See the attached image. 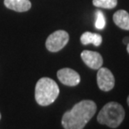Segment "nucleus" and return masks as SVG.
<instances>
[{
	"mask_svg": "<svg viewBox=\"0 0 129 129\" xmlns=\"http://www.w3.org/2000/svg\"><path fill=\"white\" fill-rule=\"evenodd\" d=\"M81 57L84 63L92 69H99L103 63V57L97 52L84 50L82 52Z\"/></svg>",
	"mask_w": 129,
	"mask_h": 129,
	"instance_id": "obj_7",
	"label": "nucleus"
},
{
	"mask_svg": "<svg viewBox=\"0 0 129 129\" xmlns=\"http://www.w3.org/2000/svg\"><path fill=\"white\" fill-rule=\"evenodd\" d=\"M81 43L83 45H87L90 43H92L95 46H100L102 42H103V38L100 34H93L91 32H85L82 34L80 38Z\"/></svg>",
	"mask_w": 129,
	"mask_h": 129,
	"instance_id": "obj_10",
	"label": "nucleus"
},
{
	"mask_svg": "<svg viewBox=\"0 0 129 129\" xmlns=\"http://www.w3.org/2000/svg\"><path fill=\"white\" fill-rule=\"evenodd\" d=\"M6 8L16 12H26L31 9V2L29 0H4Z\"/></svg>",
	"mask_w": 129,
	"mask_h": 129,
	"instance_id": "obj_8",
	"label": "nucleus"
},
{
	"mask_svg": "<svg viewBox=\"0 0 129 129\" xmlns=\"http://www.w3.org/2000/svg\"><path fill=\"white\" fill-rule=\"evenodd\" d=\"M69 40V35L64 30H57L53 33L47 38L45 45L48 51L56 53L67 45Z\"/></svg>",
	"mask_w": 129,
	"mask_h": 129,
	"instance_id": "obj_4",
	"label": "nucleus"
},
{
	"mask_svg": "<svg viewBox=\"0 0 129 129\" xmlns=\"http://www.w3.org/2000/svg\"><path fill=\"white\" fill-rule=\"evenodd\" d=\"M113 21L117 26L124 30H129V13L125 10H118L114 13Z\"/></svg>",
	"mask_w": 129,
	"mask_h": 129,
	"instance_id": "obj_9",
	"label": "nucleus"
},
{
	"mask_svg": "<svg viewBox=\"0 0 129 129\" xmlns=\"http://www.w3.org/2000/svg\"><path fill=\"white\" fill-rule=\"evenodd\" d=\"M123 43H124L125 44L127 45V43H129V37H126V38H124V39H123Z\"/></svg>",
	"mask_w": 129,
	"mask_h": 129,
	"instance_id": "obj_13",
	"label": "nucleus"
},
{
	"mask_svg": "<svg viewBox=\"0 0 129 129\" xmlns=\"http://www.w3.org/2000/svg\"><path fill=\"white\" fill-rule=\"evenodd\" d=\"M97 105L92 100H83L75 104L62 116V125L65 129H83L94 116Z\"/></svg>",
	"mask_w": 129,
	"mask_h": 129,
	"instance_id": "obj_1",
	"label": "nucleus"
},
{
	"mask_svg": "<svg viewBox=\"0 0 129 129\" xmlns=\"http://www.w3.org/2000/svg\"><path fill=\"white\" fill-rule=\"evenodd\" d=\"M125 117V111L122 106L116 102L107 103L98 115V122L109 127L116 128L122 122Z\"/></svg>",
	"mask_w": 129,
	"mask_h": 129,
	"instance_id": "obj_3",
	"label": "nucleus"
},
{
	"mask_svg": "<svg viewBox=\"0 0 129 129\" xmlns=\"http://www.w3.org/2000/svg\"><path fill=\"white\" fill-rule=\"evenodd\" d=\"M94 6L103 9H113L117 6V0H92Z\"/></svg>",
	"mask_w": 129,
	"mask_h": 129,
	"instance_id": "obj_11",
	"label": "nucleus"
},
{
	"mask_svg": "<svg viewBox=\"0 0 129 129\" xmlns=\"http://www.w3.org/2000/svg\"><path fill=\"white\" fill-rule=\"evenodd\" d=\"M127 53H129V43L127 44Z\"/></svg>",
	"mask_w": 129,
	"mask_h": 129,
	"instance_id": "obj_14",
	"label": "nucleus"
},
{
	"mask_svg": "<svg viewBox=\"0 0 129 129\" xmlns=\"http://www.w3.org/2000/svg\"><path fill=\"white\" fill-rule=\"evenodd\" d=\"M0 120H1V113H0Z\"/></svg>",
	"mask_w": 129,
	"mask_h": 129,
	"instance_id": "obj_16",
	"label": "nucleus"
},
{
	"mask_svg": "<svg viewBox=\"0 0 129 129\" xmlns=\"http://www.w3.org/2000/svg\"><path fill=\"white\" fill-rule=\"evenodd\" d=\"M59 87L57 83L49 78H42L35 87V99L40 106H48L57 99Z\"/></svg>",
	"mask_w": 129,
	"mask_h": 129,
	"instance_id": "obj_2",
	"label": "nucleus"
},
{
	"mask_svg": "<svg viewBox=\"0 0 129 129\" xmlns=\"http://www.w3.org/2000/svg\"><path fill=\"white\" fill-rule=\"evenodd\" d=\"M97 82L98 87L104 92H108L113 88L115 78L113 74L108 68H100L97 74Z\"/></svg>",
	"mask_w": 129,
	"mask_h": 129,
	"instance_id": "obj_5",
	"label": "nucleus"
},
{
	"mask_svg": "<svg viewBox=\"0 0 129 129\" xmlns=\"http://www.w3.org/2000/svg\"><path fill=\"white\" fill-rule=\"evenodd\" d=\"M127 104L129 105V96H128V98H127Z\"/></svg>",
	"mask_w": 129,
	"mask_h": 129,
	"instance_id": "obj_15",
	"label": "nucleus"
},
{
	"mask_svg": "<svg viewBox=\"0 0 129 129\" xmlns=\"http://www.w3.org/2000/svg\"><path fill=\"white\" fill-rule=\"evenodd\" d=\"M106 25V19L102 11H96V22L95 27L98 29H103Z\"/></svg>",
	"mask_w": 129,
	"mask_h": 129,
	"instance_id": "obj_12",
	"label": "nucleus"
},
{
	"mask_svg": "<svg viewBox=\"0 0 129 129\" xmlns=\"http://www.w3.org/2000/svg\"><path fill=\"white\" fill-rule=\"evenodd\" d=\"M57 78L61 82L62 84L66 85V86L69 87H74L77 86L79 83H80V76L79 74L71 68H62L57 71Z\"/></svg>",
	"mask_w": 129,
	"mask_h": 129,
	"instance_id": "obj_6",
	"label": "nucleus"
}]
</instances>
